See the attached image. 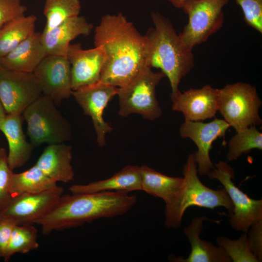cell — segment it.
<instances>
[{"label": "cell", "instance_id": "obj_2", "mask_svg": "<svg viewBox=\"0 0 262 262\" xmlns=\"http://www.w3.org/2000/svg\"><path fill=\"white\" fill-rule=\"evenodd\" d=\"M136 201L135 196L121 192L63 194L54 207L35 224L41 226L43 234L48 235L54 230L77 227L99 218L123 214Z\"/></svg>", "mask_w": 262, "mask_h": 262}, {"label": "cell", "instance_id": "obj_35", "mask_svg": "<svg viewBox=\"0 0 262 262\" xmlns=\"http://www.w3.org/2000/svg\"><path fill=\"white\" fill-rule=\"evenodd\" d=\"M174 7L180 9L182 3L186 0H167Z\"/></svg>", "mask_w": 262, "mask_h": 262}, {"label": "cell", "instance_id": "obj_6", "mask_svg": "<svg viewBox=\"0 0 262 262\" xmlns=\"http://www.w3.org/2000/svg\"><path fill=\"white\" fill-rule=\"evenodd\" d=\"M164 77L162 71L154 72L147 66L130 83L118 87L119 115L126 117L137 114L151 121L158 118L162 111L156 98V89Z\"/></svg>", "mask_w": 262, "mask_h": 262}, {"label": "cell", "instance_id": "obj_19", "mask_svg": "<svg viewBox=\"0 0 262 262\" xmlns=\"http://www.w3.org/2000/svg\"><path fill=\"white\" fill-rule=\"evenodd\" d=\"M47 55L41 33L35 32L7 54L0 57V65L8 70L33 73Z\"/></svg>", "mask_w": 262, "mask_h": 262}, {"label": "cell", "instance_id": "obj_12", "mask_svg": "<svg viewBox=\"0 0 262 262\" xmlns=\"http://www.w3.org/2000/svg\"><path fill=\"white\" fill-rule=\"evenodd\" d=\"M229 124L224 119L215 118L208 123L185 120L179 129L180 136L191 139L196 145L197 151L194 153L198 173L207 175L214 168L210 151L213 142L223 137Z\"/></svg>", "mask_w": 262, "mask_h": 262}, {"label": "cell", "instance_id": "obj_34", "mask_svg": "<svg viewBox=\"0 0 262 262\" xmlns=\"http://www.w3.org/2000/svg\"><path fill=\"white\" fill-rule=\"evenodd\" d=\"M16 225L9 219L0 218V258L5 256L12 232Z\"/></svg>", "mask_w": 262, "mask_h": 262}, {"label": "cell", "instance_id": "obj_13", "mask_svg": "<svg viewBox=\"0 0 262 262\" xmlns=\"http://www.w3.org/2000/svg\"><path fill=\"white\" fill-rule=\"evenodd\" d=\"M33 74L42 94L56 105L72 95L70 64L66 56L47 55Z\"/></svg>", "mask_w": 262, "mask_h": 262}, {"label": "cell", "instance_id": "obj_36", "mask_svg": "<svg viewBox=\"0 0 262 262\" xmlns=\"http://www.w3.org/2000/svg\"><path fill=\"white\" fill-rule=\"evenodd\" d=\"M7 114L0 100V125L5 118Z\"/></svg>", "mask_w": 262, "mask_h": 262}, {"label": "cell", "instance_id": "obj_22", "mask_svg": "<svg viewBox=\"0 0 262 262\" xmlns=\"http://www.w3.org/2000/svg\"><path fill=\"white\" fill-rule=\"evenodd\" d=\"M69 190L73 194H88L103 191L129 193L141 191L140 167L127 165L108 179L87 184H74Z\"/></svg>", "mask_w": 262, "mask_h": 262}, {"label": "cell", "instance_id": "obj_20", "mask_svg": "<svg viewBox=\"0 0 262 262\" xmlns=\"http://www.w3.org/2000/svg\"><path fill=\"white\" fill-rule=\"evenodd\" d=\"M21 114H7L0 125V131L4 134L8 144L7 159L10 168L22 166L30 158L34 147L26 139Z\"/></svg>", "mask_w": 262, "mask_h": 262}, {"label": "cell", "instance_id": "obj_32", "mask_svg": "<svg viewBox=\"0 0 262 262\" xmlns=\"http://www.w3.org/2000/svg\"><path fill=\"white\" fill-rule=\"evenodd\" d=\"M27 10L21 0H0V29L13 19L24 15Z\"/></svg>", "mask_w": 262, "mask_h": 262}, {"label": "cell", "instance_id": "obj_5", "mask_svg": "<svg viewBox=\"0 0 262 262\" xmlns=\"http://www.w3.org/2000/svg\"><path fill=\"white\" fill-rule=\"evenodd\" d=\"M22 115L27 124V135L34 147L44 143H64L71 138L70 124L55 102L44 95L28 106Z\"/></svg>", "mask_w": 262, "mask_h": 262}, {"label": "cell", "instance_id": "obj_1", "mask_svg": "<svg viewBox=\"0 0 262 262\" xmlns=\"http://www.w3.org/2000/svg\"><path fill=\"white\" fill-rule=\"evenodd\" d=\"M94 43L105 56L100 82L123 87L147 66V35L121 13L101 17L95 29Z\"/></svg>", "mask_w": 262, "mask_h": 262}, {"label": "cell", "instance_id": "obj_31", "mask_svg": "<svg viewBox=\"0 0 262 262\" xmlns=\"http://www.w3.org/2000/svg\"><path fill=\"white\" fill-rule=\"evenodd\" d=\"M13 172L8 164L6 150L0 147V209L10 197V181Z\"/></svg>", "mask_w": 262, "mask_h": 262}, {"label": "cell", "instance_id": "obj_3", "mask_svg": "<svg viewBox=\"0 0 262 262\" xmlns=\"http://www.w3.org/2000/svg\"><path fill=\"white\" fill-rule=\"evenodd\" d=\"M154 25L146 34L147 38V66L159 68L169 80L172 100L180 92L181 79L195 66L192 50L185 45L171 22L157 12H152Z\"/></svg>", "mask_w": 262, "mask_h": 262}, {"label": "cell", "instance_id": "obj_10", "mask_svg": "<svg viewBox=\"0 0 262 262\" xmlns=\"http://www.w3.org/2000/svg\"><path fill=\"white\" fill-rule=\"evenodd\" d=\"M64 194L62 187L42 192L10 196L0 209V218L11 220L16 225L35 224L57 204Z\"/></svg>", "mask_w": 262, "mask_h": 262}, {"label": "cell", "instance_id": "obj_16", "mask_svg": "<svg viewBox=\"0 0 262 262\" xmlns=\"http://www.w3.org/2000/svg\"><path fill=\"white\" fill-rule=\"evenodd\" d=\"M172 109L181 112L185 120L202 121L214 117L218 111V89L205 85L181 92L172 100Z\"/></svg>", "mask_w": 262, "mask_h": 262}, {"label": "cell", "instance_id": "obj_14", "mask_svg": "<svg viewBox=\"0 0 262 262\" xmlns=\"http://www.w3.org/2000/svg\"><path fill=\"white\" fill-rule=\"evenodd\" d=\"M118 89L113 85L98 82L72 92L84 113L91 117L97 143L100 147L105 146L106 134L112 131L103 117L104 110L110 100L117 95Z\"/></svg>", "mask_w": 262, "mask_h": 262}, {"label": "cell", "instance_id": "obj_9", "mask_svg": "<svg viewBox=\"0 0 262 262\" xmlns=\"http://www.w3.org/2000/svg\"><path fill=\"white\" fill-rule=\"evenodd\" d=\"M207 176L222 184L233 204V210L229 214V222L233 229L247 233L252 225L262 220V200L249 197L234 184L232 181L234 172L227 163L220 161L215 164L214 168Z\"/></svg>", "mask_w": 262, "mask_h": 262}, {"label": "cell", "instance_id": "obj_21", "mask_svg": "<svg viewBox=\"0 0 262 262\" xmlns=\"http://www.w3.org/2000/svg\"><path fill=\"white\" fill-rule=\"evenodd\" d=\"M72 147L64 143L49 144L35 164L45 175L56 182L68 183L74 179L71 161Z\"/></svg>", "mask_w": 262, "mask_h": 262}, {"label": "cell", "instance_id": "obj_25", "mask_svg": "<svg viewBox=\"0 0 262 262\" xmlns=\"http://www.w3.org/2000/svg\"><path fill=\"white\" fill-rule=\"evenodd\" d=\"M37 19L34 15H24L13 19L0 29V58L35 32Z\"/></svg>", "mask_w": 262, "mask_h": 262}, {"label": "cell", "instance_id": "obj_29", "mask_svg": "<svg viewBox=\"0 0 262 262\" xmlns=\"http://www.w3.org/2000/svg\"><path fill=\"white\" fill-rule=\"evenodd\" d=\"M218 246L222 248L233 262H258L252 254L247 238V233L236 240L224 236L216 238Z\"/></svg>", "mask_w": 262, "mask_h": 262}, {"label": "cell", "instance_id": "obj_28", "mask_svg": "<svg viewBox=\"0 0 262 262\" xmlns=\"http://www.w3.org/2000/svg\"><path fill=\"white\" fill-rule=\"evenodd\" d=\"M253 149L262 150V133L256 126L246 128L236 131L229 143L227 159L235 160L242 154Z\"/></svg>", "mask_w": 262, "mask_h": 262}, {"label": "cell", "instance_id": "obj_7", "mask_svg": "<svg viewBox=\"0 0 262 262\" xmlns=\"http://www.w3.org/2000/svg\"><path fill=\"white\" fill-rule=\"evenodd\" d=\"M218 111L236 131L262 124L259 112L262 105L256 87L237 82L218 89Z\"/></svg>", "mask_w": 262, "mask_h": 262}, {"label": "cell", "instance_id": "obj_26", "mask_svg": "<svg viewBox=\"0 0 262 262\" xmlns=\"http://www.w3.org/2000/svg\"><path fill=\"white\" fill-rule=\"evenodd\" d=\"M81 9L79 0H45L43 13L46 22L42 33H46L67 19L78 16Z\"/></svg>", "mask_w": 262, "mask_h": 262}, {"label": "cell", "instance_id": "obj_15", "mask_svg": "<svg viewBox=\"0 0 262 262\" xmlns=\"http://www.w3.org/2000/svg\"><path fill=\"white\" fill-rule=\"evenodd\" d=\"M66 57L70 64L72 91L99 82L105 60L101 49H84L80 43L70 44Z\"/></svg>", "mask_w": 262, "mask_h": 262}, {"label": "cell", "instance_id": "obj_24", "mask_svg": "<svg viewBox=\"0 0 262 262\" xmlns=\"http://www.w3.org/2000/svg\"><path fill=\"white\" fill-rule=\"evenodd\" d=\"M57 183L34 164L23 172L13 173L9 193L10 196L14 197L24 194L40 193L56 187Z\"/></svg>", "mask_w": 262, "mask_h": 262}, {"label": "cell", "instance_id": "obj_11", "mask_svg": "<svg viewBox=\"0 0 262 262\" xmlns=\"http://www.w3.org/2000/svg\"><path fill=\"white\" fill-rule=\"evenodd\" d=\"M42 94L39 82L33 73L1 67L0 100L7 114L22 115L25 109Z\"/></svg>", "mask_w": 262, "mask_h": 262}, {"label": "cell", "instance_id": "obj_30", "mask_svg": "<svg viewBox=\"0 0 262 262\" xmlns=\"http://www.w3.org/2000/svg\"><path fill=\"white\" fill-rule=\"evenodd\" d=\"M241 8L245 22L262 33V0H235Z\"/></svg>", "mask_w": 262, "mask_h": 262}, {"label": "cell", "instance_id": "obj_33", "mask_svg": "<svg viewBox=\"0 0 262 262\" xmlns=\"http://www.w3.org/2000/svg\"><path fill=\"white\" fill-rule=\"evenodd\" d=\"M250 250L258 262L262 261V220L252 225L247 232Z\"/></svg>", "mask_w": 262, "mask_h": 262}, {"label": "cell", "instance_id": "obj_4", "mask_svg": "<svg viewBox=\"0 0 262 262\" xmlns=\"http://www.w3.org/2000/svg\"><path fill=\"white\" fill-rule=\"evenodd\" d=\"M183 180L173 199L165 204V225L177 229L181 224L183 215L190 207L214 209L223 207L233 212V205L225 189L213 190L204 185L198 177L194 153L189 155L183 167Z\"/></svg>", "mask_w": 262, "mask_h": 262}, {"label": "cell", "instance_id": "obj_18", "mask_svg": "<svg viewBox=\"0 0 262 262\" xmlns=\"http://www.w3.org/2000/svg\"><path fill=\"white\" fill-rule=\"evenodd\" d=\"M93 29V24L84 17L78 16L42 33V41L47 55L66 56L70 42L80 35H89Z\"/></svg>", "mask_w": 262, "mask_h": 262}, {"label": "cell", "instance_id": "obj_8", "mask_svg": "<svg viewBox=\"0 0 262 262\" xmlns=\"http://www.w3.org/2000/svg\"><path fill=\"white\" fill-rule=\"evenodd\" d=\"M229 0H186L180 9L188 15V21L179 35L191 49L204 43L222 27L224 7Z\"/></svg>", "mask_w": 262, "mask_h": 262}, {"label": "cell", "instance_id": "obj_27", "mask_svg": "<svg viewBox=\"0 0 262 262\" xmlns=\"http://www.w3.org/2000/svg\"><path fill=\"white\" fill-rule=\"evenodd\" d=\"M37 230L33 224L16 225L8 245L4 262L16 253L26 254L38 248Z\"/></svg>", "mask_w": 262, "mask_h": 262}, {"label": "cell", "instance_id": "obj_37", "mask_svg": "<svg viewBox=\"0 0 262 262\" xmlns=\"http://www.w3.org/2000/svg\"><path fill=\"white\" fill-rule=\"evenodd\" d=\"M1 67H2L0 65V69H1Z\"/></svg>", "mask_w": 262, "mask_h": 262}, {"label": "cell", "instance_id": "obj_17", "mask_svg": "<svg viewBox=\"0 0 262 262\" xmlns=\"http://www.w3.org/2000/svg\"><path fill=\"white\" fill-rule=\"evenodd\" d=\"M209 220L204 216L194 218L190 225L184 228L183 232L191 245V252L188 257L169 256L170 261L175 262H231L225 251L219 246L201 240L199 235L203 227V222Z\"/></svg>", "mask_w": 262, "mask_h": 262}, {"label": "cell", "instance_id": "obj_23", "mask_svg": "<svg viewBox=\"0 0 262 262\" xmlns=\"http://www.w3.org/2000/svg\"><path fill=\"white\" fill-rule=\"evenodd\" d=\"M141 190L169 203L178 193L183 178L162 174L147 165L140 166Z\"/></svg>", "mask_w": 262, "mask_h": 262}]
</instances>
